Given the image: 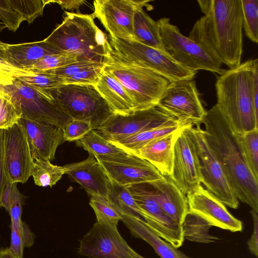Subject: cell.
Wrapping results in <instances>:
<instances>
[{"instance_id":"1","label":"cell","mask_w":258,"mask_h":258,"mask_svg":"<svg viewBox=\"0 0 258 258\" xmlns=\"http://www.w3.org/2000/svg\"><path fill=\"white\" fill-rule=\"evenodd\" d=\"M204 16L188 37L229 69L239 66L242 53L241 0H198Z\"/></svg>"},{"instance_id":"2","label":"cell","mask_w":258,"mask_h":258,"mask_svg":"<svg viewBox=\"0 0 258 258\" xmlns=\"http://www.w3.org/2000/svg\"><path fill=\"white\" fill-rule=\"evenodd\" d=\"M202 123L206 140L237 199L258 213V180L248 168L235 135L216 104L207 111Z\"/></svg>"},{"instance_id":"3","label":"cell","mask_w":258,"mask_h":258,"mask_svg":"<svg viewBox=\"0 0 258 258\" xmlns=\"http://www.w3.org/2000/svg\"><path fill=\"white\" fill-rule=\"evenodd\" d=\"M257 63V58L246 60L235 68L224 70L216 80V105L235 134L258 129L253 82Z\"/></svg>"},{"instance_id":"4","label":"cell","mask_w":258,"mask_h":258,"mask_svg":"<svg viewBox=\"0 0 258 258\" xmlns=\"http://www.w3.org/2000/svg\"><path fill=\"white\" fill-rule=\"evenodd\" d=\"M93 14L65 12L62 22L44 41L79 61L104 63L111 49L109 37L96 25Z\"/></svg>"},{"instance_id":"5","label":"cell","mask_w":258,"mask_h":258,"mask_svg":"<svg viewBox=\"0 0 258 258\" xmlns=\"http://www.w3.org/2000/svg\"><path fill=\"white\" fill-rule=\"evenodd\" d=\"M103 69L123 87L133 101L136 111L157 106L170 82L150 69L122 59L112 48Z\"/></svg>"},{"instance_id":"6","label":"cell","mask_w":258,"mask_h":258,"mask_svg":"<svg viewBox=\"0 0 258 258\" xmlns=\"http://www.w3.org/2000/svg\"><path fill=\"white\" fill-rule=\"evenodd\" d=\"M108 37L112 51L117 56L150 69L170 82L192 80L195 77L197 72L184 67L165 51L147 46L136 40Z\"/></svg>"},{"instance_id":"7","label":"cell","mask_w":258,"mask_h":258,"mask_svg":"<svg viewBox=\"0 0 258 258\" xmlns=\"http://www.w3.org/2000/svg\"><path fill=\"white\" fill-rule=\"evenodd\" d=\"M51 93L73 119L88 121L93 130H98L114 114L94 86L63 85Z\"/></svg>"},{"instance_id":"8","label":"cell","mask_w":258,"mask_h":258,"mask_svg":"<svg viewBox=\"0 0 258 258\" xmlns=\"http://www.w3.org/2000/svg\"><path fill=\"white\" fill-rule=\"evenodd\" d=\"M165 51L186 69L197 72L205 70L220 75L222 64L211 56L201 46L183 35L168 18L157 21Z\"/></svg>"},{"instance_id":"9","label":"cell","mask_w":258,"mask_h":258,"mask_svg":"<svg viewBox=\"0 0 258 258\" xmlns=\"http://www.w3.org/2000/svg\"><path fill=\"white\" fill-rule=\"evenodd\" d=\"M157 106L175 117L181 127L201 124L207 113L193 80L170 82Z\"/></svg>"},{"instance_id":"10","label":"cell","mask_w":258,"mask_h":258,"mask_svg":"<svg viewBox=\"0 0 258 258\" xmlns=\"http://www.w3.org/2000/svg\"><path fill=\"white\" fill-rule=\"evenodd\" d=\"M4 88L19 105L22 117L61 128L73 120L52 94H39L17 79Z\"/></svg>"},{"instance_id":"11","label":"cell","mask_w":258,"mask_h":258,"mask_svg":"<svg viewBox=\"0 0 258 258\" xmlns=\"http://www.w3.org/2000/svg\"><path fill=\"white\" fill-rule=\"evenodd\" d=\"M172 126H180L175 117L157 106L128 114L114 113L97 131L114 142L146 131Z\"/></svg>"},{"instance_id":"12","label":"cell","mask_w":258,"mask_h":258,"mask_svg":"<svg viewBox=\"0 0 258 258\" xmlns=\"http://www.w3.org/2000/svg\"><path fill=\"white\" fill-rule=\"evenodd\" d=\"M127 187L145 224L175 248L182 246L184 239L182 225L173 220L158 205L153 196L150 182Z\"/></svg>"},{"instance_id":"13","label":"cell","mask_w":258,"mask_h":258,"mask_svg":"<svg viewBox=\"0 0 258 258\" xmlns=\"http://www.w3.org/2000/svg\"><path fill=\"white\" fill-rule=\"evenodd\" d=\"M192 126L181 128L173 145L172 172L170 177L186 196L202 183L201 164Z\"/></svg>"},{"instance_id":"14","label":"cell","mask_w":258,"mask_h":258,"mask_svg":"<svg viewBox=\"0 0 258 258\" xmlns=\"http://www.w3.org/2000/svg\"><path fill=\"white\" fill-rule=\"evenodd\" d=\"M199 156L202 183L206 189L225 206L236 209L239 201L225 171L208 145L201 124L191 127Z\"/></svg>"},{"instance_id":"15","label":"cell","mask_w":258,"mask_h":258,"mask_svg":"<svg viewBox=\"0 0 258 258\" xmlns=\"http://www.w3.org/2000/svg\"><path fill=\"white\" fill-rule=\"evenodd\" d=\"M143 0H96L93 2L95 18L99 19L109 36L114 38L135 40L133 19L136 11L146 7L152 9Z\"/></svg>"},{"instance_id":"16","label":"cell","mask_w":258,"mask_h":258,"mask_svg":"<svg viewBox=\"0 0 258 258\" xmlns=\"http://www.w3.org/2000/svg\"><path fill=\"white\" fill-rule=\"evenodd\" d=\"M111 181L120 186L152 182L163 176L151 163L138 155L125 153L95 157Z\"/></svg>"},{"instance_id":"17","label":"cell","mask_w":258,"mask_h":258,"mask_svg":"<svg viewBox=\"0 0 258 258\" xmlns=\"http://www.w3.org/2000/svg\"><path fill=\"white\" fill-rule=\"evenodd\" d=\"M117 226L96 221L80 240L79 253L88 258H133V249L121 236Z\"/></svg>"},{"instance_id":"18","label":"cell","mask_w":258,"mask_h":258,"mask_svg":"<svg viewBox=\"0 0 258 258\" xmlns=\"http://www.w3.org/2000/svg\"><path fill=\"white\" fill-rule=\"evenodd\" d=\"M4 131V156L9 182L25 183L31 176L33 165L26 134L18 122Z\"/></svg>"},{"instance_id":"19","label":"cell","mask_w":258,"mask_h":258,"mask_svg":"<svg viewBox=\"0 0 258 258\" xmlns=\"http://www.w3.org/2000/svg\"><path fill=\"white\" fill-rule=\"evenodd\" d=\"M188 211L208 222L212 226L231 232L242 231V223L225 206L201 184L186 195Z\"/></svg>"},{"instance_id":"20","label":"cell","mask_w":258,"mask_h":258,"mask_svg":"<svg viewBox=\"0 0 258 258\" xmlns=\"http://www.w3.org/2000/svg\"><path fill=\"white\" fill-rule=\"evenodd\" d=\"M18 122L26 134L33 160H53L57 147L65 142L62 128L22 117Z\"/></svg>"},{"instance_id":"21","label":"cell","mask_w":258,"mask_h":258,"mask_svg":"<svg viewBox=\"0 0 258 258\" xmlns=\"http://www.w3.org/2000/svg\"><path fill=\"white\" fill-rule=\"evenodd\" d=\"M66 174L78 183L91 196L108 201L111 181L100 164L92 155L79 162L65 165Z\"/></svg>"},{"instance_id":"22","label":"cell","mask_w":258,"mask_h":258,"mask_svg":"<svg viewBox=\"0 0 258 258\" xmlns=\"http://www.w3.org/2000/svg\"><path fill=\"white\" fill-rule=\"evenodd\" d=\"M63 52L44 40L11 44L0 41V58L11 66L25 70L43 56Z\"/></svg>"},{"instance_id":"23","label":"cell","mask_w":258,"mask_h":258,"mask_svg":"<svg viewBox=\"0 0 258 258\" xmlns=\"http://www.w3.org/2000/svg\"><path fill=\"white\" fill-rule=\"evenodd\" d=\"M155 200L162 209L178 223L182 225L188 212L186 196L169 176L150 182Z\"/></svg>"},{"instance_id":"24","label":"cell","mask_w":258,"mask_h":258,"mask_svg":"<svg viewBox=\"0 0 258 258\" xmlns=\"http://www.w3.org/2000/svg\"><path fill=\"white\" fill-rule=\"evenodd\" d=\"M94 86L114 114L124 115L136 111L134 103L123 87L103 69Z\"/></svg>"},{"instance_id":"25","label":"cell","mask_w":258,"mask_h":258,"mask_svg":"<svg viewBox=\"0 0 258 258\" xmlns=\"http://www.w3.org/2000/svg\"><path fill=\"white\" fill-rule=\"evenodd\" d=\"M179 130L148 143L135 155L148 161L163 176H170L172 172L173 145Z\"/></svg>"},{"instance_id":"26","label":"cell","mask_w":258,"mask_h":258,"mask_svg":"<svg viewBox=\"0 0 258 258\" xmlns=\"http://www.w3.org/2000/svg\"><path fill=\"white\" fill-rule=\"evenodd\" d=\"M121 221L132 235L147 242L161 258H192L159 236L143 220L132 217L123 216Z\"/></svg>"},{"instance_id":"27","label":"cell","mask_w":258,"mask_h":258,"mask_svg":"<svg viewBox=\"0 0 258 258\" xmlns=\"http://www.w3.org/2000/svg\"><path fill=\"white\" fill-rule=\"evenodd\" d=\"M133 32L135 40L147 46L165 51L159 26L144 10L138 9L133 19Z\"/></svg>"},{"instance_id":"28","label":"cell","mask_w":258,"mask_h":258,"mask_svg":"<svg viewBox=\"0 0 258 258\" xmlns=\"http://www.w3.org/2000/svg\"><path fill=\"white\" fill-rule=\"evenodd\" d=\"M181 128L182 127L172 126L152 129L111 142L126 152L135 154L148 143L175 132Z\"/></svg>"},{"instance_id":"29","label":"cell","mask_w":258,"mask_h":258,"mask_svg":"<svg viewBox=\"0 0 258 258\" xmlns=\"http://www.w3.org/2000/svg\"><path fill=\"white\" fill-rule=\"evenodd\" d=\"M76 145L84 148L94 157L116 156L127 152L114 145L95 130H91L83 138L76 141Z\"/></svg>"},{"instance_id":"30","label":"cell","mask_w":258,"mask_h":258,"mask_svg":"<svg viewBox=\"0 0 258 258\" xmlns=\"http://www.w3.org/2000/svg\"><path fill=\"white\" fill-rule=\"evenodd\" d=\"M183 236L186 239L196 242L210 243L219 238L209 233L212 226L206 220L189 211L182 224Z\"/></svg>"},{"instance_id":"31","label":"cell","mask_w":258,"mask_h":258,"mask_svg":"<svg viewBox=\"0 0 258 258\" xmlns=\"http://www.w3.org/2000/svg\"><path fill=\"white\" fill-rule=\"evenodd\" d=\"M108 201L122 217L129 216L143 221L140 210L127 186H120L111 181Z\"/></svg>"},{"instance_id":"32","label":"cell","mask_w":258,"mask_h":258,"mask_svg":"<svg viewBox=\"0 0 258 258\" xmlns=\"http://www.w3.org/2000/svg\"><path fill=\"white\" fill-rule=\"evenodd\" d=\"M234 134L248 168L258 180V129Z\"/></svg>"},{"instance_id":"33","label":"cell","mask_w":258,"mask_h":258,"mask_svg":"<svg viewBox=\"0 0 258 258\" xmlns=\"http://www.w3.org/2000/svg\"><path fill=\"white\" fill-rule=\"evenodd\" d=\"M66 171L65 166L53 165L48 160L35 159L33 161L31 176L36 185L51 187L66 174Z\"/></svg>"},{"instance_id":"34","label":"cell","mask_w":258,"mask_h":258,"mask_svg":"<svg viewBox=\"0 0 258 258\" xmlns=\"http://www.w3.org/2000/svg\"><path fill=\"white\" fill-rule=\"evenodd\" d=\"M78 61L75 54L63 52L46 55L25 70L33 73H48Z\"/></svg>"},{"instance_id":"35","label":"cell","mask_w":258,"mask_h":258,"mask_svg":"<svg viewBox=\"0 0 258 258\" xmlns=\"http://www.w3.org/2000/svg\"><path fill=\"white\" fill-rule=\"evenodd\" d=\"M17 80L37 92H51L64 85L63 78L49 73H35Z\"/></svg>"},{"instance_id":"36","label":"cell","mask_w":258,"mask_h":258,"mask_svg":"<svg viewBox=\"0 0 258 258\" xmlns=\"http://www.w3.org/2000/svg\"><path fill=\"white\" fill-rule=\"evenodd\" d=\"M242 26L246 36L258 42V0H241Z\"/></svg>"},{"instance_id":"37","label":"cell","mask_w":258,"mask_h":258,"mask_svg":"<svg viewBox=\"0 0 258 258\" xmlns=\"http://www.w3.org/2000/svg\"><path fill=\"white\" fill-rule=\"evenodd\" d=\"M11 229L10 250L18 257L23 258L25 247L32 246L35 236L28 226L23 221L18 228L10 226Z\"/></svg>"},{"instance_id":"38","label":"cell","mask_w":258,"mask_h":258,"mask_svg":"<svg viewBox=\"0 0 258 258\" xmlns=\"http://www.w3.org/2000/svg\"><path fill=\"white\" fill-rule=\"evenodd\" d=\"M89 205L95 213L97 222L117 225L122 220V215L105 199L91 196Z\"/></svg>"},{"instance_id":"39","label":"cell","mask_w":258,"mask_h":258,"mask_svg":"<svg viewBox=\"0 0 258 258\" xmlns=\"http://www.w3.org/2000/svg\"><path fill=\"white\" fill-rule=\"evenodd\" d=\"M21 110L12 95L7 91L0 96V130L17 123L22 117Z\"/></svg>"},{"instance_id":"40","label":"cell","mask_w":258,"mask_h":258,"mask_svg":"<svg viewBox=\"0 0 258 258\" xmlns=\"http://www.w3.org/2000/svg\"><path fill=\"white\" fill-rule=\"evenodd\" d=\"M13 7L29 24L32 23L38 16H42L47 4L44 0H9Z\"/></svg>"},{"instance_id":"41","label":"cell","mask_w":258,"mask_h":258,"mask_svg":"<svg viewBox=\"0 0 258 258\" xmlns=\"http://www.w3.org/2000/svg\"><path fill=\"white\" fill-rule=\"evenodd\" d=\"M0 20L5 27L15 32L22 22L23 16L11 5L9 0H0Z\"/></svg>"},{"instance_id":"42","label":"cell","mask_w":258,"mask_h":258,"mask_svg":"<svg viewBox=\"0 0 258 258\" xmlns=\"http://www.w3.org/2000/svg\"><path fill=\"white\" fill-rule=\"evenodd\" d=\"M92 130L90 122L78 119H73L62 127L64 141H77Z\"/></svg>"},{"instance_id":"43","label":"cell","mask_w":258,"mask_h":258,"mask_svg":"<svg viewBox=\"0 0 258 258\" xmlns=\"http://www.w3.org/2000/svg\"><path fill=\"white\" fill-rule=\"evenodd\" d=\"M104 64L89 68L70 77L63 78V84L92 85L96 83Z\"/></svg>"},{"instance_id":"44","label":"cell","mask_w":258,"mask_h":258,"mask_svg":"<svg viewBox=\"0 0 258 258\" xmlns=\"http://www.w3.org/2000/svg\"><path fill=\"white\" fill-rule=\"evenodd\" d=\"M35 73L14 67L5 61L0 60V85L6 87L12 85L18 78L32 76Z\"/></svg>"},{"instance_id":"45","label":"cell","mask_w":258,"mask_h":258,"mask_svg":"<svg viewBox=\"0 0 258 258\" xmlns=\"http://www.w3.org/2000/svg\"><path fill=\"white\" fill-rule=\"evenodd\" d=\"M102 64L88 61H78L48 73L66 78L83 70Z\"/></svg>"},{"instance_id":"46","label":"cell","mask_w":258,"mask_h":258,"mask_svg":"<svg viewBox=\"0 0 258 258\" xmlns=\"http://www.w3.org/2000/svg\"><path fill=\"white\" fill-rule=\"evenodd\" d=\"M22 205V196L17 188L16 185L14 189L10 208L8 212L11 219L10 226L18 228L20 225L22 221L21 219Z\"/></svg>"},{"instance_id":"47","label":"cell","mask_w":258,"mask_h":258,"mask_svg":"<svg viewBox=\"0 0 258 258\" xmlns=\"http://www.w3.org/2000/svg\"><path fill=\"white\" fill-rule=\"evenodd\" d=\"M253 221V231L252 234L247 242L250 252L258 256V216L257 213L253 209L250 211Z\"/></svg>"},{"instance_id":"48","label":"cell","mask_w":258,"mask_h":258,"mask_svg":"<svg viewBox=\"0 0 258 258\" xmlns=\"http://www.w3.org/2000/svg\"><path fill=\"white\" fill-rule=\"evenodd\" d=\"M9 182L6 173L4 156V131L0 130V207L1 198L6 184Z\"/></svg>"},{"instance_id":"49","label":"cell","mask_w":258,"mask_h":258,"mask_svg":"<svg viewBox=\"0 0 258 258\" xmlns=\"http://www.w3.org/2000/svg\"><path fill=\"white\" fill-rule=\"evenodd\" d=\"M17 183L8 182L6 185L1 198L2 206L9 212L13 197L14 188Z\"/></svg>"},{"instance_id":"50","label":"cell","mask_w":258,"mask_h":258,"mask_svg":"<svg viewBox=\"0 0 258 258\" xmlns=\"http://www.w3.org/2000/svg\"><path fill=\"white\" fill-rule=\"evenodd\" d=\"M83 0H57V1H47V4L49 3H56L60 5L62 9L67 10L73 11L76 10L77 12L79 11L80 7L85 3Z\"/></svg>"},{"instance_id":"51","label":"cell","mask_w":258,"mask_h":258,"mask_svg":"<svg viewBox=\"0 0 258 258\" xmlns=\"http://www.w3.org/2000/svg\"><path fill=\"white\" fill-rule=\"evenodd\" d=\"M0 258H19L15 255L9 248H2L0 249Z\"/></svg>"},{"instance_id":"52","label":"cell","mask_w":258,"mask_h":258,"mask_svg":"<svg viewBox=\"0 0 258 258\" xmlns=\"http://www.w3.org/2000/svg\"><path fill=\"white\" fill-rule=\"evenodd\" d=\"M132 256L133 258H146L138 253H137L136 251H135L134 249L132 251Z\"/></svg>"},{"instance_id":"53","label":"cell","mask_w":258,"mask_h":258,"mask_svg":"<svg viewBox=\"0 0 258 258\" xmlns=\"http://www.w3.org/2000/svg\"><path fill=\"white\" fill-rule=\"evenodd\" d=\"M7 91L5 89L4 87L0 85V96H2L6 94Z\"/></svg>"},{"instance_id":"54","label":"cell","mask_w":258,"mask_h":258,"mask_svg":"<svg viewBox=\"0 0 258 258\" xmlns=\"http://www.w3.org/2000/svg\"><path fill=\"white\" fill-rule=\"evenodd\" d=\"M5 26L4 25L3 23L0 21V32L5 28Z\"/></svg>"},{"instance_id":"55","label":"cell","mask_w":258,"mask_h":258,"mask_svg":"<svg viewBox=\"0 0 258 258\" xmlns=\"http://www.w3.org/2000/svg\"><path fill=\"white\" fill-rule=\"evenodd\" d=\"M0 60H2L1 58H0Z\"/></svg>"}]
</instances>
